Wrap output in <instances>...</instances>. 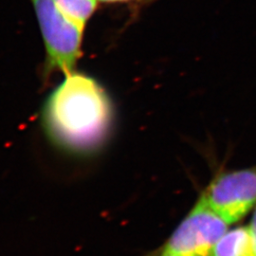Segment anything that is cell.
Wrapping results in <instances>:
<instances>
[{
	"mask_svg": "<svg viewBox=\"0 0 256 256\" xmlns=\"http://www.w3.org/2000/svg\"><path fill=\"white\" fill-rule=\"evenodd\" d=\"M114 110L101 84L75 70L64 75L43 106L41 124L56 150L74 158H92L106 146Z\"/></svg>",
	"mask_w": 256,
	"mask_h": 256,
	"instance_id": "6da1fadb",
	"label": "cell"
},
{
	"mask_svg": "<svg viewBox=\"0 0 256 256\" xmlns=\"http://www.w3.org/2000/svg\"><path fill=\"white\" fill-rule=\"evenodd\" d=\"M46 46V74L74 72L82 55L84 27L68 18L54 0H32Z\"/></svg>",
	"mask_w": 256,
	"mask_h": 256,
	"instance_id": "7a4b0ae2",
	"label": "cell"
},
{
	"mask_svg": "<svg viewBox=\"0 0 256 256\" xmlns=\"http://www.w3.org/2000/svg\"><path fill=\"white\" fill-rule=\"evenodd\" d=\"M228 225L200 198L170 236L164 250L180 256H212Z\"/></svg>",
	"mask_w": 256,
	"mask_h": 256,
	"instance_id": "3957f363",
	"label": "cell"
},
{
	"mask_svg": "<svg viewBox=\"0 0 256 256\" xmlns=\"http://www.w3.org/2000/svg\"><path fill=\"white\" fill-rule=\"evenodd\" d=\"M202 198L228 224L240 221L256 205V167L220 174Z\"/></svg>",
	"mask_w": 256,
	"mask_h": 256,
	"instance_id": "277c9868",
	"label": "cell"
},
{
	"mask_svg": "<svg viewBox=\"0 0 256 256\" xmlns=\"http://www.w3.org/2000/svg\"><path fill=\"white\" fill-rule=\"evenodd\" d=\"M212 256H252L248 227L226 232L214 247Z\"/></svg>",
	"mask_w": 256,
	"mask_h": 256,
	"instance_id": "5b68a950",
	"label": "cell"
},
{
	"mask_svg": "<svg viewBox=\"0 0 256 256\" xmlns=\"http://www.w3.org/2000/svg\"><path fill=\"white\" fill-rule=\"evenodd\" d=\"M64 14L82 27L90 19L97 8L98 0H54Z\"/></svg>",
	"mask_w": 256,
	"mask_h": 256,
	"instance_id": "8992f818",
	"label": "cell"
},
{
	"mask_svg": "<svg viewBox=\"0 0 256 256\" xmlns=\"http://www.w3.org/2000/svg\"><path fill=\"white\" fill-rule=\"evenodd\" d=\"M250 244H252V256H256V206L250 224L248 226Z\"/></svg>",
	"mask_w": 256,
	"mask_h": 256,
	"instance_id": "52a82bcc",
	"label": "cell"
},
{
	"mask_svg": "<svg viewBox=\"0 0 256 256\" xmlns=\"http://www.w3.org/2000/svg\"><path fill=\"white\" fill-rule=\"evenodd\" d=\"M98 1H100L102 3H120V2H128V1H130V0H98Z\"/></svg>",
	"mask_w": 256,
	"mask_h": 256,
	"instance_id": "ba28073f",
	"label": "cell"
},
{
	"mask_svg": "<svg viewBox=\"0 0 256 256\" xmlns=\"http://www.w3.org/2000/svg\"><path fill=\"white\" fill-rule=\"evenodd\" d=\"M162 256H176V254H171V252H164H164H162Z\"/></svg>",
	"mask_w": 256,
	"mask_h": 256,
	"instance_id": "9c48e42d",
	"label": "cell"
}]
</instances>
